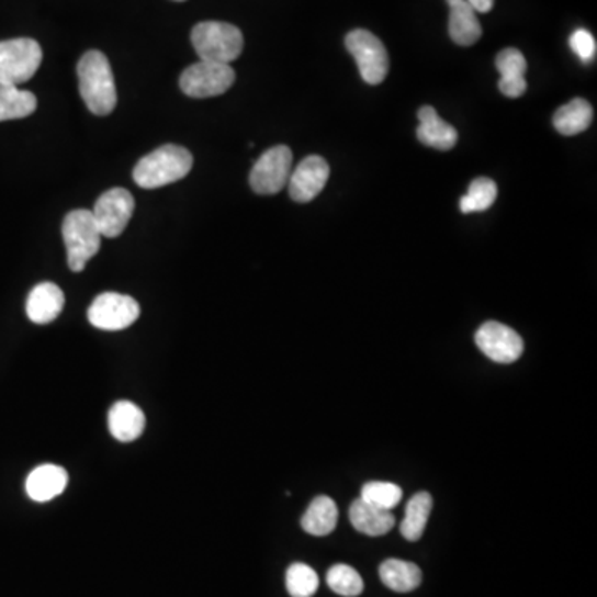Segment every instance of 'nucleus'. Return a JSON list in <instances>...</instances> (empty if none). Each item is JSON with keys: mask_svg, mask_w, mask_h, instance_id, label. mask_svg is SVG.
<instances>
[{"mask_svg": "<svg viewBox=\"0 0 597 597\" xmlns=\"http://www.w3.org/2000/svg\"><path fill=\"white\" fill-rule=\"evenodd\" d=\"M37 110V99L29 90L0 83V122L21 120Z\"/></svg>", "mask_w": 597, "mask_h": 597, "instance_id": "obj_24", "label": "nucleus"}, {"mask_svg": "<svg viewBox=\"0 0 597 597\" xmlns=\"http://www.w3.org/2000/svg\"><path fill=\"white\" fill-rule=\"evenodd\" d=\"M370 505L392 511L402 502V488L395 483L369 482L362 486V496Z\"/></svg>", "mask_w": 597, "mask_h": 597, "instance_id": "obj_28", "label": "nucleus"}, {"mask_svg": "<svg viewBox=\"0 0 597 597\" xmlns=\"http://www.w3.org/2000/svg\"><path fill=\"white\" fill-rule=\"evenodd\" d=\"M42 57V47L34 38L0 42V83L19 87L29 82L37 74Z\"/></svg>", "mask_w": 597, "mask_h": 597, "instance_id": "obj_5", "label": "nucleus"}, {"mask_svg": "<svg viewBox=\"0 0 597 597\" xmlns=\"http://www.w3.org/2000/svg\"><path fill=\"white\" fill-rule=\"evenodd\" d=\"M292 173V151L285 145L274 146L259 157L249 174V184L258 194H275L284 190Z\"/></svg>", "mask_w": 597, "mask_h": 597, "instance_id": "obj_9", "label": "nucleus"}, {"mask_svg": "<svg viewBox=\"0 0 597 597\" xmlns=\"http://www.w3.org/2000/svg\"><path fill=\"white\" fill-rule=\"evenodd\" d=\"M498 196V188L489 178H476L470 183L469 193L460 200L462 213H480L493 206Z\"/></svg>", "mask_w": 597, "mask_h": 597, "instance_id": "obj_25", "label": "nucleus"}, {"mask_svg": "<svg viewBox=\"0 0 597 597\" xmlns=\"http://www.w3.org/2000/svg\"><path fill=\"white\" fill-rule=\"evenodd\" d=\"M65 306V295L54 282H42L32 289L27 297L29 319L34 324H50L60 316Z\"/></svg>", "mask_w": 597, "mask_h": 597, "instance_id": "obj_14", "label": "nucleus"}, {"mask_svg": "<svg viewBox=\"0 0 597 597\" xmlns=\"http://www.w3.org/2000/svg\"><path fill=\"white\" fill-rule=\"evenodd\" d=\"M475 340L478 349L493 362L512 363L525 352V342L519 334L495 320L483 324L476 330Z\"/></svg>", "mask_w": 597, "mask_h": 597, "instance_id": "obj_11", "label": "nucleus"}, {"mask_svg": "<svg viewBox=\"0 0 597 597\" xmlns=\"http://www.w3.org/2000/svg\"><path fill=\"white\" fill-rule=\"evenodd\" d=\"M146 418L142 408L133 402H116L109 412V428L113 438L123 443L135 441L145 430Z\"/></svg>", "mask_w": 597, "mask_h": 597, "instance_id": "obj_19", "label": "nucleus"}, {"mask_svg": "<svg viewBox=\"0 0 597 597\" xmlns=\"http://www.w3.org/2000/svg\"><path fill=\"white\" fill-rule=\"evenodd\" d=\"M193 155L183 146L164 145L143 157L133 170V180L143 190H157L190 174Z\"/></svg>", "mask_w": 597, "mask_h": 597, "instance_id": "obj_2", "label": "nucleus"}, {"mask_svg": "<svg viewBox=\"0 0 597 597\" xmlns=\"http://www.w3.org/2000/svg\"><path fill=\"white\" fill-rule=\"evenodd\" d=\"M61 236L67 248L68 268L82 272L87 262L99 252L103 238L92 211H70L61 224Z\"/></svg>", "mask_w": 597, "mask_h": 597, "instance_id": "obj_3", "label": "nucleus"}, {"mask_svg": "<svg viewBox=\"0 0 597 597\" xmlns=\"http://www.w3.org/2000/svg\"><path fill=\"white\" fill-rule=\"evenodd\" d=\"M80 95L87 109L97 116H106L116 106V87L109 58L100 50H89L80 58Z\"/></svg>", "mask_w": 597, "mask_h": 597, "instance_id": "obj_1", "label": "nucleus"}, {"mask_svg": "<svg viewBox=\"0 0 597 597\" xmlns=\"http://www.w3.org/2000/svg\"><path fill=\"white\" fill-rule=\"evenodd\" d=\"M339 521V509L329 496H317L311 502L309 508L304 512L301 525L306 533L313 537H327L336 530Z\"/></svg>", "mask_w": 597, "mask_h": 597, "instance_id": "obj_20", "label": "nucleus"}, {"mask_svg": "<svg viewBox=\"0 0 597 597\" xmlns=\"http://www.w3.org/2000/svg\"><path fill=\"white\" fill-rule=\"evenodd\" d=\"M496 68H498L502 79H499V92L508 99H518L527 92L528 83L525 79L527 74V58L518 48H505L496 55Z\"/></svg>", "mask_w": 597, "mask_h": 597, "instance_id": "obj_13", "label": "nucleus"}, {"mask_svg": "<svg viewBox=\"0 0 597 597\" xmlns=\"http://www.w3.org/2000/svg\"><path fill=\"white\" fill-rule=\"evenodd\" d=\"M87 316L97 329L115 333L128 329L138 320L139 306L129 295L103 292L93 301Z\"/></svg>", "mask_w": 597, "mask_h": 597, "instance_id": "obj_8", "label": "nucleus"}, {"mask_svg": "<svg viewBox=\"0 0 597 597\" xmlns=\"http://www.w3.org/2000/svg\"><path fill=\"white\" fill-rule=\"evenodd\" d=\"M191 44L201 60L229 65L241 55L245 37L236 25L207 21L194 25Z\"/></svg>", "mask_w": 597, "mask_h": 597, "instance_id": "obj_4", "label": "nucleus"}, {"mask_svg": "<svg viewBox=\"0 0 597 597\" xmlns=\"http://www.w3.org/2000/svg\"><path fill=\"white\" fill-rule=\"evenodd\" d=\"M177 2H183V0H177Z\"/></svg>", "mask_w": 597, "mask_h": 597, "instance_id": "obj_31", "label": "nucleus"}, {"mask_svg": "<svg viewBox=\"0 0 597 597\" xmlns=\"http://www.w3.org/2000/svg\"><path fill=\"white\" fill-rule=\"evenodd\" d=\"M450 5V19H448V32L457 45L470 47L482 38V25H480L476 12L466 0H447Z\"/></svg>", "mask_w": 597, "mask_h": 597, "instance_id": "obj_17", "label": "nucleus"}, {"mask_svg": "<svg viewBox=\"0 0 597 597\" xmlns=\"http://www.w3.org/2000/svg\"><path fill=\"white\" fill-rule=\"evenodd\" d=\"M235 80L232 65L200 60L181 74L180 87L191 99H211L228 92Z\"/></svg>", "mask_w": 597, "mask_h": 597, "instance_id": "obj_7", "label": "nucleus"}, {"mask_svg": "<svg viewBox=\"0 0 597 597\" xmlns=\"http://www.w3.org/2000/svg\"><path fill=\"white\" fill-rule=\"evenodd\" d=\"M68 475L61 466L41 465L27 476L25 492L29 498L37 503H47L57 498L67 488Z\"/></svg>", "mask_w": 597, "mask_h": 597, "instance_id": "obj_18", "label": "nucleus"}, {"mask_svg": "<svg viewBox=\"0 0 597 597\" xmlns=\"http://www.w3.org/2000/svg\"><path fill=\"white\" fill-rule=\"evenodd\" d=\"M135 211V200L125 188H112L97 200L92 214L103 238H119Z\"/></svg>", "mask_w": 597, "mask_h": 597, "instance_id": "obj_10", "label": "nucleus"}, {"mask_svg": "<svg viewBox=\"0 0 597 597\" xmlns=\"http://www.w3.org/2000/svg\"><path fill=\"white\" fill-rule=\"evenodd\" d=\"M346 47L356 58L363 82L369 86H381L387 79L391 60L381 38L375 37L372 32L357 29L347 34Z\"/></svg>", "mask_w": 597, "mask_h": 597, "instance_id": "obj_6", "label": "nucleus"}, {"mask_svg": "<svg viewBox=\"0 0 597 597\" xmlns=\"http://www.w3.org/2000/svg\"><path fill=\"white\" fill-rule=\"evenodd\" d=\"M431 508H433V499L430 493L418 492L417 495L412 496L401 525V533L405 540L415 543L424 537Z\"/></svg>", "mask_w": 597, "mask_h": 597, "instance_id": "obj_22", "label": "nucleus"}, {"mask_svg": "<svg viewBox=\"0 0 597 597\" xmlns=\"http://www.w3.org/2000/svg\"><path fill=\"white\" fill-rule=\"evenodd\" d=\"M285 587L292 597H313L319 589V576L307 564L294 563L285 573Z\"/></svg>", "mask_w": 597, "mask_h": 597, "instance_id": "obj_26", "label": "nucleus"}, {"mask_svg": "<svg viewBox=\"0 0 597 597\" xmlns=\"http://www.w3.org/2000/svg\"><path fill=\"white\" fill-rule=\"evenodd\" d=\"M593 106L583 99L571 100L554 113V128L564 136L586 132L593 123Z\"/></svg>", "mask_w": 597, "mask_h": 597, "instance_id": "obj_23", "label": "nucleus"}, {"mask_svg": "<svg viewBox=\"0 0 597 597\" xmlns=\"http://www.w3.org/2000/svg\"><path fill=\"white\" fill-rule=\"evenodd\" d=\"M571 48H573L574 54L581 58V61L584 64H589L596 57L597 45L596 38L590 34L586 29H577L570 38Z\"/></svg>", "mask_w": 597, "mask_h": 597, "instance_id": "obj_29", "label": "nucleus"}, {"mask_svg": "<svg viewBox=\"0 0 597 597\" xmlns=\"http://www.w3.org/2000/svg\"><path fill=\"white\" fill-rule=\"evenodd\" d=\"M418 120H420V126L417 128V138L425 146L447 151V149H452L459 142V132H457L455 126L443 122L433 106H421L418 110Z\"/></svg>", "mask_w": 597, "mask_h": 597, "instance_id": "obj_16", "label": "nucleus"}, {"mask_svg": "<svg viewBox=\"0 0 597 597\" xmlns=\"http://www.w3.org/2000/svg\"><path fill=\"white\" fill-rule=\"evenodd\" d=\"M472 5L473 11L480 12V14H486L492 11L495 0H466Z\"/></svg>", "mask_w": 597, "mask_h": 597, "instance_id": "obj_30", "label": "nucleus"}, {"mask_svg": "<svg viewBox=\"0 0 597 597\" xmlns=\"http://www.w3.org/2000/svg\"><path fill=\"white\" fill-rule=\"evenodd\" d=\"M382 583L395 593H412L421 584V570L417 564L402 560H385L379 567Z\"/></svg>", "mask_w": 597, "mask_h": 597, "instance_id": "obj_21", "label": "nucleus"}, {"mask_svg": "<svg viewBox=\"0 0 597 597\" xmlns=\"http://www.w3.org/2000/svg\"><path fill=\"white\" fill-rule=\"evenodd\" d=\"M350 525L367 537H384L395 527L394 512L359 498L349 508Z\"/></svg>", "mask_w": 597, "mask_h": 597, "instance_id": "obj_15", "label": "nucleus"}, {"mask_svg": "<svg viewBox=\"0 0 597 597\" xmlns=\"http://www.w3.org/2000/svg\"><path fill=\"white\" fill-rule=\"evenodd\" d=\"M329 174V165L323 157L304 158L289 177V194L295 203H309L324 190Z\"/></svg>", "mask_w": 597, "mask_h": 597, "instance_id": "obj_12", "label": "nucleus"}, {"mask_svg": "<svg viewBox=\"0 0 597 597\" xmlns=\"http://www.w3.org/2000/svg\"><path fill=\"white\" fill-rule=\"evenodd\" d=\"M327 584L334 593L343 597H357L362 594L363 581L360 574L347 564H336L327 573Z\"/></svg>", "mask_w": 597, "mask_h": 597, "instance_id": "obj_27", "label": "nucleus"}]
</instances>
